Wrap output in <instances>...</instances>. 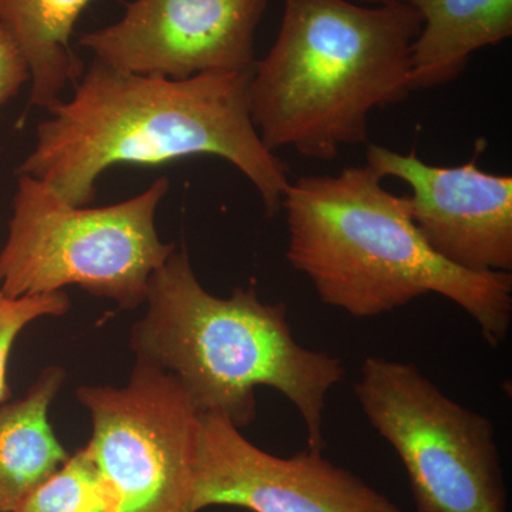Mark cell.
<instances>
[{
    "mask_svg": "<svg viewBox=\"0 0 512 512\" xmlns=\"http://www.w3.org/2000/svg\"><path fill=\"white\" fill-rule=\"evenodd\" d=\"M252 70L171 80L94 59L72 99L47 109L50 119L37 127L35 147L16 174L42 181L69 204L89 207L97 180L113 165L214 156L237 167L261 197L266 217H275L291 180L252 121Z\"/></svg>",
    "mask_w": 512,
    "mask_h": 512,
    "instance_id": "6da1fadb",
    "label": "cell"
},
{
    "mask_svg": "<svg viewBox=\"0 0 512 512\" xmlns=\"http://www.w3.org/2000/svg\"><path fill=\"white\" fill-rule=\"evenodd\" d=\"M382 180L366 164L291 181L282 202L289 265L308 276L320 301L357 319L436 293L466 311L498 348L511 328L512 275L444 261L421 238L407 198Z\"/></svg>",
    "mask_w": 512,
    "mask_h": 512,
    "instance_id": "7a4b0ae2",
    "label": "cell"
},
{
    "mask_svg": "<svg viewBox=\"0 0 512 512\" xmlns=\"http://www.w3.org/2000/svg\"><path fill=\"white\" fill-rule=\"evenodd\" d=\"M144 305L131 349L138 362L173 376L198 412L244 429L256 419V390L269 387L298 410L308 448L325 450L326 399L345 379V366L299 345L285 303L262 302L254 286L212 295L187 252L174 251L151 276Z\"/></svg>",
    "mask_w": 512,
    "mask_h": 512,
    "instance_id": "3957f363",
    "label": "cell"
},
{
    "mask_svg": "<svg viewBox=\"0 0 512 512\" xmlns=\"http://www.w3.org/2000/svg\"><path fill=\"white\" fill-rule=\"evenodd\" d=\"M419 12L406 0H285L274 46L256 60L251 117L269 150L332 161L367 141L370 114L413 92L410 52Z\"/></svg>",
    "mask_w": 512,
    "mask_h": 512,
    "instance_id": "277c9868",
    "label": "cell"
},
{
    "mask_svg": "<svg viewBox=\"0 0 512 512\" xmlns=\"http://www.w3.org/2000/svg\"><path fill=\"white\" fill-rule=\"evenodd\" d=\"M170 190H148L109 207H76L52 187L20 174L8 238L0 251V291L10 298L77 286L121 309L140 308L148 282L175 251L158 237V205Z\"/></svg>",
    "mask_w": 512,
    "mask_h": 512,
    "instance_id": "5b68a950",
    "label": "cell"
},
{
    "mask_svg": "<svg viewBox=\"0 0 512 512\" xmlns=\"http://www.w3.org/2000/svg\"><path fill=\"white\" fill-rule=\"evenodd\" d=\"M370 426L402 461L416 512H508L494 424L414 363L367 356L355 386Z\"/></svg>",
    "mask_w": 512,
    "mask_h": 512,
    "instance_id": "8992f818",
    "label": "cell"
},
{
    "mask_svg": "<svg viewBox=\"0 0 512 512\" xmlns=\"http://www.w3.org/2000/svg\"><path fill=\"white\" fill-rule=\"evenodd\" d=\"M89 446L113 512H192L201 413L164 370L136 362L123 386H82Z\"/></svg>",
    "mask_w": 512,
    "mask_h": 512,
    "instance_id": "52a82bcc",
    "label": "cell"
},
{
    "mask_svg": "<svg viewBox=\"0 0 512 512\" xmlns=\"http://www.w3.org/2000/svg\"><path fill=\"white\" fill-rule=\"evenodd\" d=\"M311 450L278 457L220 414H201L192 512L215 505L252 512H403L352 471Z\"/></svg>",
    "mask_w": 512,
    "mask_h": 512,
    "instance_id": "ba28073f",
    "label": "cell"
},
{
    "mask_svg": "<svg viewBox=\"0 0 512 512\" xmlns=\"http://www.w3.org/2000/svg\"><path fill=\"white\" fill-rule=\"evenodd\" d=\"M268 0H134L119 22L80 37L121 72L185 80L249 72Z\"/></svg>",
    "mask_w": 512,
    "mask_h": 512,
    "instance_id": "9c48e42d",
    "label": "cell"
},
{
    "mask_svg": "<svg viewBox=\"0 0 512 512\" xmlns=\"http://www.w3.org/2000/svg\"><path fill=\"white\" fill-rule=\"evenodd\" d=\"M367 165L410 187V215L421 238L444 261L466 271H512V177L487 173L477 157L440 167L377 144Z\"/></svg>",
    "mask_w": 512,
    "mask_h": 512,
    "instance_id": "30bf717a",
    "label": "cell"
},
{
    "mask_svg": "<svg viewBox=\"0 0 512 512\" xmlns=\"http://www.w3.org/2000/svg\"><path fill=\"white\" fill-rule=\"evenodd\" d=\"M421 28L410 52L413 90L453 82L477 50L512 35V0H406Z\"/></svg>",
    "mask_w": 512,
    "mask_h": 512,
    "instance_id": "8fae6325",
    "label": "cell"
},
{
    "mask_svg": "<svg viewBox=\"0 0 512 512\" xmlns=\"http://www.w3.org/2000/svg\"><path fill=\"white\" fill-rule=\"evenodd\" d=\"M64 379L62 367L47 366L22 399L0 407V512L18 511L69 457L49 417Z\"/></svg>",
    "mask_w": 512,
    "mask_h": 512,
    "instance_id": "7c38bea8",
    "label": "cell"
},
{
    "mask_svg": "<svg viewBox=\"0 0 512 512\" xmlns=\"http://www.w3.org/2000/svg\"><path fill=\"white\" fill-rule=\"evenodd\" d=\"M94 0H0V25L12 36L29 66L30 104L49 109L84 66L70 39Z\"/></svg>",
    "mask_w": 512,
    "mask_h": 512,
    "instance_id": "4fadbf2b",
    "label": "cell"
},
{
    "mask_svg": "<svg viewBox=\"0 0 512 512\" xmlns=\"http://www.w3.org/2000/svg\"><path fill=\"white\" fill-rule=\"evenodd\" d=\"M16 512H113V504L89 446L67 457Z\"/></svg>",
    "mask_w": 512,
    "mask_h": 512,
    "instance_id": "5bb4252c",
    "label": "cell"
},
{
    "mask_svg": "<svg viewBox=\"0 0 512 512\" xmlns=\"http://www.w3.org/2000/svg\"><path fill=\"white\" fill-rule=\"evenodd\" d=\"M66 292L10 298L0 291V404L9 397L8 365L16 339L30 323L42 318H55L69 311Z\"/></svg>",
    "mask_w": 512,
    "mask_h": 512,
    "instance_id": "9a60e30c",
    "label": "cell"
},
{
    "mask_svg": "<svg viewBox=\"0 0 512 512\" xmlns=\"http://www.w3.org/2000/svg\"><path fill=\"white\" fill-rule=\"evenodd\" d=\"M29 80L25 57L12 36L0 25V106L15 97Z\"/></svg>",
    "mask_w": 512,
    "mask_h": 512,
    "instance_id": "2e32d148",
    "label": "cell"
},
{
    "mask_svg": "<svg viewBox=\"0 0 512 512\" xmlns=\"http://www.w3.org/2000/svg\"><path fill=\"white\" fill-rule=\"evenodd\" d=\"M362 2L370 3V5H384V3L394 2V0H362Z\"/></svg>",
    "mask_w": 512,
    "mask_h": 512,
    "instance_id": "e0dca14e",
    "label": "cell"
}]
</instances>
